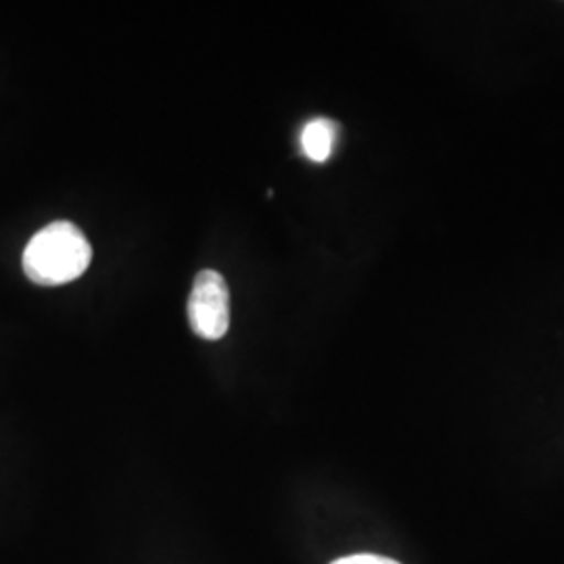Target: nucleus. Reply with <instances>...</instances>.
<instances>
[{
	"label": "nucleus",
	"instance_id": "f03ea898",
	"mask_svg": "<svg viewBox=\"0 0 564 564\" xmlns=\"http://www.w3.org/2000/svg\"><path fill=\"white\" fill-rule=\"evenodd\" d=\"M188 323L205 341H218L230 326V293L223 274L202 270L188 297Z\"/></svg>",
	"mask_w": 564,
	"mask_h": 564
},
{
	"label": "nucleus",
	"instance_id": "f257e3e1",
	"mask_svg": "<svg viewBox=\"0 0 564 564\" xmlns=\"http://www.w3.org/2000/svg\"><path fill=\"white\" fill-rule=\"evenodd\" d=\"M93 260L90 242L72 223H53L32 237L23 251L25 276L42 286L76 281Z\"/></svg>",
	"mask_w": 564,
	"mask_h": 564
},
{
	"label": "nucleus",
	"instance_id": "7ed1b4c3",
	"mask_svg": "<svg viewBox=\"0 0 564 564\" xmlns=\"http://www.w3.org/2000/svg\"><path fill=\"white\" fill-rule=\"evenodd\" d=\"M335 142H337V123L326 118L307 121L302 130L303 155L312 162H326L333 155Z\"/></svg>",
	"mask_w": 564,
	"mask_h": 564
},
{
	"label": "nucleus",
	"instance_id": "20e7f679",
	"mask_svg": "<svg viewBox=\"0 0 564 564\" xmlns=\"http://www.w3.org/2000/svg\"><path fill=\"white\" fill-rule=\"evenodd\" d=\"M330 564H400L398 561L384 558V556H377V554H354V556H345V558H337L335 563Z\"/></svg>",
	"mask_w": 564,
	"mask_h": 564
}]
</instances>
